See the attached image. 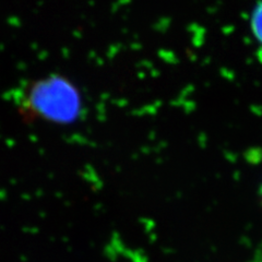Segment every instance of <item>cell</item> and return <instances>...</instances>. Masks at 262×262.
<instances>
[{
    "label": "cell",
    "instance_id": "6da1fadb",
    "mask_svg": "<svg viewBox=\"0 0 262 262\" xmlns=\"http://www.w3.org/2000/svg\"><path fill=\"white\" fill-rule=\"evenodd\" d=\"M28 102L38 114L68 117L78 111L79 94L67 79L54 76L35 82L28 92Z\"/></svg>",
    "mask_w": 262,
    "mask_h": 262
},
{
    "label": "cell",
    "instance_id": "7a4b0ae2",
    "mask_svg": "<svg viewBox=\"0 0 262 262\" xmlns=\"http://www.w3.org/2000/svg\"><path fill=\"white\" fill-rule=\"evenodd\" d=\"M251 27L255 36L260 40L262 44V3L256 8L252 14Z\"/></svg>",
    "mask_w": 262,
    "mask_h": 262
}]
</instances>
